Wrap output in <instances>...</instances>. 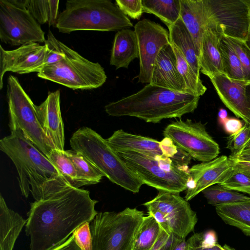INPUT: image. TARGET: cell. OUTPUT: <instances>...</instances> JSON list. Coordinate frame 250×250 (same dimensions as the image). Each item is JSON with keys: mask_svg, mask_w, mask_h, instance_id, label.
I'll return each mask as SVG.
<instances>
[{"mask_svg": "<svg viewBox=\"0 0 250 250\" xmlns=\"http://www.w3.org/2000/svg\"><path fill=\"white\" fill-rule=\"evenodd\" d=\"M88 190L70 187L30 204L25 226L29 250H50L64 243L98 213Z\"/></svg>", "mask_w": 250, "mask_h": 250, "instance_id": "cell-1", "label": "cell"}, {"mask_svg": "<svg viewBox=\"0 0 250 250\" xmlns=\"http://www.w3.org/2000/svg\"><path fill=\"white\" fill-rule=\"evenodd\" d=\"M0 149L16 167L19 187L24 197L31 193L35 201H39L71 187L21 130L11 132L10 135L2 138Z\"/></svg>", "mask_w": 250, "mask_h": 250, "instance_id": "cell-2", "label": "cell"}, {"mask_svg": "<svg viewBox=\"0 0 250 250\" xmlns=\"http://www.w3.org/2000/svg\"><path fill=\"white\" fill-rule=\"evenodd\" d=\"M200 98L149 83L134 94L109 103L104 109L109 116L134 117L147 123H158L193 112Z\"/></svg>", "mask_w": 250, "mask_h": 250, "instance_id": "cell-3", "label": "cell"}, {"mask_svg": "<svg viewBox=\"0 0 250 250\" xmlns=\"http://www.w3.org/2000/svg\"><path fill=\"white\" fill-rule=\"evenodd\" d=\"M133 24L116 3L109 0H68L59 13L56 28L62 33L74 31H112Z\"/></svg>", "mask_w": 250, "mask_h": 250, "instance_id": "cell-4", "label": "cell"}, {"mask_svg": "<svg viewBox=\"0 0 250 250\" xmlns=\"http://www.w3.org/2000/svg\"><path fill=\"white\" fill-rule=\"evenodd\" d=\"M70 145L72 149L84 156L111 182L133 193L139 192L144 185L106 139L91 128L78 129L70 139Z\"/></svg>", "mask_w": 250, "mask_h": 250, "instance_id": "cell-5", "label": "cell"}, {"mask_svg": "<svg viewBox=\"0 0 250 250\" xmlns=\"http://www.w3.org/2000/svg\"><path fill=\"white\" fill-rule=\"evenodd\" d=\"M55 42L64 58L43 67L37 73L39 78L74 90L95 89L104 83L107 76L99 62L88 60L56 38Z\"/></svg>", "mask_w": 250, "mask_h": 250, "instance_id": "cell-6", "label": "cell"}, {"mask_svg": "<svg viewBox=\"0 0 250 250\" xmlns=\"http://www.w3.org/2000/svg\"><path fill=\"white\" fill-rule=\"evenodd\" d=\"M144 216L136 208L98 212L90 222L93 250H132Z\"/></svg>", "mask_w": 250, "mask_h": 250, "instance_id": "cell-7", "label": "cell"}, {"mask_svg": "<svg viewBox=\"0 0 250 250\" xmlns=\"http://www.w3.org/2000/svg\"><path fill=\"white\" fill-rule=\"evenodd\" d=\"M6 98L10 131L21 130L26 138L48 157L56 148L39 122L36 105L24 91L17 77L12 75L7 78Z\"/></svg>", "mask_w": 250, "mask_h": 250, "instance_id": "cell-8", "label": "cell"}, {"mask_svg": "<svg viewBox=\"0 0 250 250\" xmlns=\"http://www.w3.org/2000/svg\"><path fill=\"white\" fill-rule=\"evenodd\" d=\"M126 166L144 184L171 192L180 193L187 188L189 179L188 166H180L171 159L158 161L138 152H117Z\"/></svg>", "mask_w": 250, "mask_h": 250, "instance_id": "cell-9", "label": "cell"}, {"mask_svg": "<svg viewBox=\"0 0 250 250\" xmlns=\"http://www.w3.org/2000/svg\"><path fill=\"white\" fill-rule=\"evenodd\" d=\"M0 39L13 46L44 43L45 33L22 0H0Z\"/></svg>", "mask_w": 250, "mask_h": 250, "instance_id": "cell-10", "label": "cell"}, {"mask_svg": "<svg viewBox=\"0 0 250 250\" xmlns=\"http://www.w3.org/2000/svg\"><path fill=\"white\" fill-rule=\"evenodd\" d=\"M163 135L192 158L200 162L211 161L220 153L219 145L200 122H193L188 119L185 121L176 120L165 128Z\"/></svg>", "mask_w": 250, "mask_h": 250, "instance_id": "cell-11", "label": "cell"}, {"mask_svg": "<svg viewBox=\"0 0 250 250\" xmlns=\"http://www.w3.org/2000/svg\"><path fill=\"white\" fill-rule=\"evenodd\" d=\"M210 21L220 34L246 42L250 23V0H205Z\"/></svg>", "mask_w": 250, "mask_h": 250, "instance_id": "cell-12", "label": "cell"}, {"mask_svg": "<svg viewBox=\"0 0 250 250\" xmlns=\"http://www.w3.org/2000/svg\"><path fill=\"white\" fill-rule=\"evenodd\" d=\"M158 191L153 199L143 205L159 211L170 232L180 239H185L194 230L198 220L196 212L179 193Z\"/></svg>", "mask_w": 250, "mask_h": 250, "instance_id": "cell-13", "label": "cell"}, {"mask_svg": "<svg viewBox=\"0 0 250 250\" xmlns=\"http://www.w3.org/2000/svg\"><path fill=\"white\" fill-rule=\"evenodd\" d=\"M139 48L138 82L149 83L156 59L161 49L170 43L168 31L160 24L143 19L134 26Z\"/></svg>", "mask_w": 250, "mask_h": 250, "instance_id": "cell-14", "label": "cell"}, {"mask_svg": "<svg viewBox=\"0 0 250 250\" xmlns=\"http://www.w3.org/2000/svg\"><path fill=\"white\" fill-rule=\"evenodd\" d=\"M116 152L131 151L147 155L158 161L171 160L177 153L178 147L169 138L161 141L126 132L122 129L115 131L106 139Z\"/></svg>", "mask_w": 250, "mask_h": 250, "instance_id": "cell-15", "label": "cell"}, {"mask_svg": "<svg viewBox=\"0 0 250 250\" xmlns=\"http://www.w3.org/2000/svg\"><path fill=\"white\" fill-rule=\"evenodd\" d=\"M48 52L46 45L31 42L15 49L5 50L0 45V90L6 72L20 74L39 72L43 67Z\"/></svg>", "mask_w": 250, "mask_h": 250, "instance_id": "cell-16", "label": "cell"}, {"mask_svg": "<svg viewBox=\"0 0 250 250\" xmlns=\"http://www.w3.org/2000/svg\"><path fill=\"white\" fill-rule=\"evenodd\" d=\"M232 167L228 157L222 155L189 168V179L185 199L188 201L206 188L220 184L229 176Z\"/></svg>", "mask_w": 250, "mask_h": 250, "instance_id": "cell-17", "label": "cell"}, {"mask_svg": "<svg viewBox=\"0 0 250 250\" xmlns=\"http://www.w3.org/2000/svg\"><path fill=\"white\" fill-rule=\"evenodd\" d=\"M208 77L225 106L250 125V103L246 95L247 82L232 80L224 73Z\"/></svg>", "mask_w": 250, "mask_h": 250, "instance_id": "cell-18", "label": "cell"}, {"mask_svg": "<svg viewBox=\"0 0 250 250\" xmlns=\"http://www.w3.org/2000/svg\"><path fill=\"white\" fill-rule=\"evenodd\" d=\"M39 122L55 148L64 150V125L60 108V91L49 92L45 101L35 106Z\"/></svg>", "mask_w": 250, "mask_h": 250, "instance_id": "cell-19", "label": "cell"}, {"mask_svg": "<svg viewBox=\"0 0 250 250\" xmlns=\"http://www.w3.org/2000/svg\"><path fill=\"white\" fill-rule=\"evenodd\" d=\"M150 83L175 92L188 93L178 71L176 57L170 43L160 51L154 63Z\"/></svg>", "mask_w": 250, "mask_h": 250, "instance_id": "cell-20", "label": "cell"}, {"mask_svg": "<svg viewBox=\"0 0 250 250\" xmlns=\"http://www.w3.org/2000/svg\"><path fill=\"white\" fill-rule=\"evenodd\" d=\"M180 17L191 35L199 58L201 43L210 21L205 0H180Z\"/></svg>", "mask_w": 250, "mask_h": 250, "instance_id": "cell-21", "label": "cell"}, {"mask_svg": "<svg viewBox=\"0 0 250 250\" xmlns=\"http://www.w3.org/2000/svg\"><path fill=\"white\" fill-rule=\"evenodd\" d=\"M220 36L212 27H208L203 34L198 58L200 72L208 77L224 73L219 49Z\"/></svg>", "mask_w": 250, "mask_h": 250, "instance_id": "cell-22", "label": "cell"}, {"mask_svg": "<svg viewBox=\"0 0 250 250\" xmlns=\"http://www.w3.org/2000/svg\"><path fill=\"white\" fill-rule=\"evenodd\" d=\"M138 58V41L134 30L128 28L119 30L114 37L110 64L116 69L127 68L130 62Z\"/></svg>", "mask_w": 250, "mask_h": 250, "instance_id": "cell-23", "label": "cell"}, {"mask_svg": "<svg viewBox=\"0 0 250 250\" xmlns=\"http://www.w3.org/2000/svg\"><path fill=\"white\" fill-rule=\"evenodd\" d=\"M26 219L7 206L0 195V250H13Z\"/></svg>", "mask_w": 250, "mask_h": 250, "instance_id": "cell-24", "label": "cell"}, {"mask_svg": "<svg viewBox=\"0 0 250 250\" xmlns=\"http://www.w3.org/2000/svg\"><path fill=\"white\" fill-rule=\"evenodd\" d=\"M167 27L170 43L181 52L195 74L200 76V67L194 42L181 17Z\"/></svg>", "mask_w": 250, "mask_h": 250, "instance_id": "cell-25", "label": "cell"}, {"mask_svg": "<svg viewBox=\"0 0 250 250\" xmlns=\"http://www.w3.org/2000/svg\"><path fill=\"white\" fill-rule=\"evenodd\" d=\"M217 215L227 224L250 236V199L215 206Z\"/></svg>", "mask_w": 250, "mask_h": 250, "instance_id": "cell-26", "label": "cell"}, {"mask_svg": "<svg viewBox=\"0 0 250 250\" xmlns=\"http://www.w3.org/2000/svg\"><path fill=\"white\" fill-rule=\"evenodd\" d=\"M142 4L144 12L154 15L167 27L180 17V0H142Z\"/></svg>", "mask_w": 250, "mask_h": 250, "instance_id": "cell-27", "label": "cell"}, {"mask_svg": "<svg viewBox=\"0 0 250 250\" xmlns=\"http://www.w3.org/2000/svg\"><path fill=\"white\" fill-rule=\"evenodd\" d=\"M59 0H22V2L40 24L56 26L59 13Z\"/></svg>", "mask_w": 250, "mask_h": 250, "instance_id": "cell-28", "label": "cell"}, {"mask_svg": "<svg viewBox=\"0 0 250 250\" xmlns=\"http://www.w3.org/2000/svg\"><path fill=\"white\" fill-rule=\"evenodd\" d=\"M77 171L82 186L99 183L104 175L84 156L73 149L65 150Z\"/></svg>", "mask_w": 250, "mask_h": 250, "instance_id": "cell-29", "label": "cell"}, {"mask_svg": "<svg viewBox=\"0 0 250 250\" xmlns=\"http://www.w3.org/2000/svg\"><path fill=\"white\" fill-rule=\"evenodd\" d=\"M219 49L223 73L232 80L246 82L240 60L227 38L222 35L220 36Z\"/></svg>", "mask_w": 250, "mask_h": 250, "instance_id": "cell-30", "label": "cell"}, {"mask_svg": "<svg viewBox=\"0 0 250 250\" xmlns=\"http://www.w3.org/2000/svg\"><path fill=\"white\" fill-rule=\"evenodd\" d=\"M161 227L154 217L144 216L136 233L132 250H151L161 232Z\"/></svg>", "mask_w": 250, "mask_h": 250, "instance_id": "cell-31", "label": "cell"}, {"mask_svg": "<svg viewBox=\"0 0 250 250\" xmlns=\"http://www.w3.org/2000/svg\"><path fill=\"white\" fill-rule=\"evenodd\" d=\"M178 71L184 79L188 93L200 97L207 91L200 76H197L181 52L172 45Z\"/></svg>", "mask_w": 250, "mask_h": 250, "instance_id": "cell-32", "label": "cell"}, {"mask_svg": "<svg viewBox=\"0 0 250 250\" xmlns=\"http://www.w3.org/2000/svg\"><path fill=\"white\" fill-rule=\"evenodd\" d=\"M59 170L67 183L72 188L82 187L78 179L76 169L65 150L54 149L47 157Z\"/></svg>", "mask_w": 250, "mask_h": 250, "instance_id": "cell-33", "label": "cell"}, {"mask_svg": "<svg viewBox=\"0 0 250 250\" xmlns=\"http://www.w3.org/2000/svg\"><path fill=\"white\" fill-rule=\"evenodd\" d=\"M202 192L206 198L208 204L214 207L218 205L250 199V196L226 188L220 184L211 186L203 190Z\"/></svg>", "mask_w": 250, "mask_h": 250, "instance_id": "cell-34", "label": "cell"}, {"mask_svg": "<svg viewBox=\"0 0 250 250\" xmlns=\"http://www.w3.org/2000/svg\"><path fill=\"white\" fill-rule=\"evenodd\" d=\"M186 250H226L217 242L215 231L209 230L197 232L187 241Z\"/></svg>", "mask_w": 250, "mask_h": 250, "instance_id": "cell-35", "label": "cell"}, {"mask_svg": "<svg viewBox=\"0 0 250 250\" xmlns=\"http://www.w3.org/2000/svg\"><path fill=\"white\" fill-rule=\"evenodd\" d=\"M231 166L232 169L229 176L220 185L226 188L250 195V174Z\"/></svg>", "mask_w": 250, "mask_h": 250, "instance_id": "cell-36", "label": "cell"}, {"mask_svg": "<svg viewBox=\"0 0 250 250\" xmlns=\"http://www.w3.org/2000/svg\"><path fill=\"white\" fill-rule=\"evenodd\" d=\"M226 37L234 48L240 60L246 82L247 83H250V49L244 41Z\"/></svg>", "mask_w": 250, "mask_h": 250, "instance_id": "cell-37", "label": "cell"}, {"mask_svg": "<svg viewBox=\"0 0 250 250\" xmlns=\"http://www.w3.org/2000/svg\"><path fill=\"white\" fill-rule=\"evenodd\" d=\"M250 143V125L244 124L243 127L238 132L230 135L227 140L226 147L231 153L239 152Z\"/></svg>", "mask_w": 250, "mask_h": 250, "instance_id": "cell-38", "label": "cell"}, {"mask_svg": "<svg viewBox=\"0 0 250 250\" xmlns=\"http://www.w3.org/2000/svg\"><path fill=\"white\" fill-rule=\"evenodd\" d=\"M72 235L82 250H93L90 222H85L80 226Z\"/></svg>", "mask_w": 250, "mask_h": 250, "instance_id": "cell-39", "label": "cell"}, {"mask_svg": "<svg viewBox=\"0 0 250 250\" xmlns=\"http://www.w3.org/2000/svg\"><path fill=\"white\" fill-rule=\"evenodd\" d=\"M122 12L134 20H139L144 12L142 0H116Z\"/></svg>", "mask_w": 250, "mask_h": 250, "instance_id": "cell-40", "label": "cell"}, {"mask_svg": "<svg viewBox=\"0 0 250 250\" xmlns=\"http://www.w3.org/2000/svg\"><path fill=\"white\" fill-rule=\"evenodd\" d=\"M244 125L241 120L234 118H228L223 124L224 130L229 135L239 131Z\"/></svg>", "mask_w": 250, "mask_h": 250, "instance_id": "cell-41", "label": "cell"}, {"mask_svg": "<svg viewBox=\"0 0 250 250\" xmlns=\"http://www.w3.org/2000/svg\"><path fill=\"white\" fill-rule=\"evenodd\" d=\"M50 250H82L71 235L64 243Z\"/></svg>", "mask_w": 250, "mask_h": 250, "instance_id": "cell-42", "label": "cell"}, {"mask_svg": "<svg viewBox=\"0 0 250 250\" xmlns=\"http://www.w3.org/2000/svg\"><path fill=\"white\" fill-rule=\"evenodd\" d=\"M160 236L151 250H163L164 243L169 234V232L166 231L161 228Z\"/></svg>", "mask_w": 250, "mask_h": 250, "instance_id": "cell-43", "label": "cell"}, {"mask_svg": "<svg viewBox=\"0 0 250 250\" xmlns=\"http://www.w3.org/2000/svg\"><path fill=\"white\" fill-rule=\"evenodd\" d=\"M218 116L219 123L223 125L224 121L228 118V112L225 109L221 108L219 110Z\"/></svg>", "mask_w": 250, "mask_h": 250, "instance_id": "cell-44", "label": "cell"}, {"mask_svg": "<svg viewBox=\"0 0 250 250\" xmlns=\"http://www.w3.org/2000/svg\"><path fill=\"white\" fill-rule=\"evenodd\" d=\"M187 241L185 239H180L177 243L174 250H186Z\"/></svg>", "mask_w": 250, "mask_h": 250, "instance_id": "cell-45", "label": "cell"}, {"mask_svg": "<svg viewBox=\"0 0 250 250\" xmlns=\"http://www.w3.org/2000/svg\"><path fill=\"white\" fill-rule=\"evenodd\" d=\"M236 153H239L241 155L250 157V143L240 151Z\"/></svg>", "mask_w": 250, "mask_h": 250, "instance_id": "cell-46", "label": "cell"}, {"mask_svg": "<svg viewBox=\"0 0 250 250\" xmlns=\"http://www.w3.org/2000/svg\"><path fill=\"white\" fill-rule=\"evenodd\" d=\"M247 97L250 103V83H247L246 88Z\"/></svg>", "mask_w": 250, "mask_h": 250, "instance_id": "cell-47", "label": "cell"}, {"mask_svg": "<svg viewBox=\"0 0 250 250\" xmlns=\"http://www.w3.org/2000/svg\"><path fill=\"white\" fill-rule=\"evenodd\" d=\"M245 43L247 44V45L248 46V47L250 49V23L248 35L247 39L245 42Z\"/></svg>", "mask_w": 250, "mask_h": 250, "instance_id": "cell-48", "label": "cell"}, {"mask_svg": "<svg viewBox=\"0 0 250 250\" xmlns=\"http://www.w3.org/2000/svg\"><path fill=\"white\" fill-rule=\"evenodd\" d=\"M223 246L226 250H236L234 248L228 245L227 244H225Z\"/></svg>", "mask_w": 250, "mask_h": 250, "instance_id": "cell-49", "label": "cell"}]
</instances>
